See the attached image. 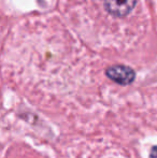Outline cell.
<instances>
[{
    "label": "cell",
    "instance_id": "1",
    "mask_svg": "<svg viewBox=\"0 0 157 158\" xmlns=\"http://www.w3.org/2000/svg\"><path fill=\"white\" fill-rule=\"evenodd\" d=\"M105 75L111 81L123 86L130 85L136 79V72L132 68L125 64H114L105 70Z\"/></svg>",
    "mask_w": 157,
    "mask_h": 158
},
{
    "label": "cell",
    "instance_id": "2",
    "mask_svg": "<svg viewBox=\"0 0 157 158\" xmlns=\"http://www.w3.org/2000/svg\"><path fill=\"white\" fill-rule=\"evenodd\" d=\"M137 0H105V6L115 17L127 16L136 6Z\"/></svg>",
    "mask_w": 157,
    "mask_h": 158
},
{
    "label": "cell",
    "instance_id": "3",
    "mask_svg": "<svg viewBox=\"0 0 157 158\" xmlns=\"http://www.w3.org/2000/svg\"><path fill=\"white\" fill-rule=\"evenodd\" d=\"M151 158H157V146H154V148H152Z\"/></svg>",
    "mask_w": 157,
    "mask_h": 158
}]
</instances>
